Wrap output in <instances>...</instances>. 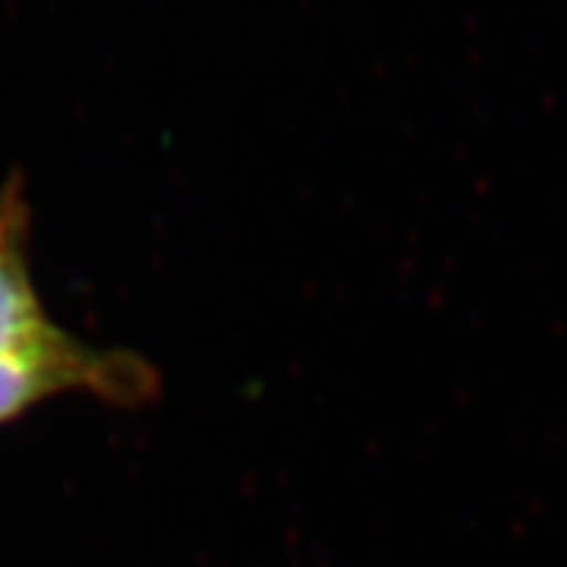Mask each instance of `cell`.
<instances>
[{
  "label": "cell",
  "mask_w": 567,
  "mask_h": 567,
  "mask_svg": "<svg viewBox=\"0 0 567 567\" xmlns=\"http://www.w3.org/2000/svg\"><path fill=\"white\" fill-rule=\"evenodd\" d=\"M151 360L122 349H93L66 338L47 349L0 354V426L64 392H86L110 406H147L158 395Z\"/></svg>",
  "instance_id": "6da1fadb"
},
{
  "label": "cell",
  "mask_w": 567,
  "mask_h": 567,
  "mask_svg": "<svg viewBox=\"0 0 567 567\" xmlns=\"http://www.w3.org/2000/svg\"><path fill=\"white\" fill-rule=\"evenodd\" d=\"M29 210L23 176L0 187V354L47 349L70 338L52 323L29 268Z\"/></svg>",
  "instance_id": "7a4b0ae2"
}]
</instances>
